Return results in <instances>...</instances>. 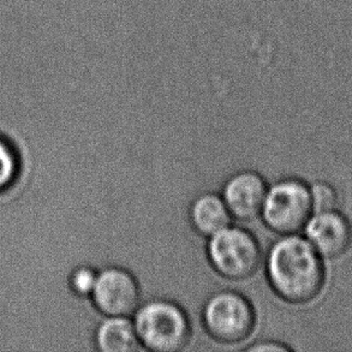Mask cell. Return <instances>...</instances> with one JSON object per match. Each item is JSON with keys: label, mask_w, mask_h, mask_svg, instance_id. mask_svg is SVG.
<instances>
[{"label": "cell", "mask_w": 352, "mask_h": 352, "mask_svg": "<svg viewBox=\"0 0 352 352\" xmlns=\"http://www.w3.org/2000/svg\"><path fill=\"white\" fill-rule=\"evenodd\" d=\"M273 294L287 305L314 302L326 285L324 258L300 234L279 236L263 261Z\"/></svg>", "instance_id": "6da1fadb"}, {"label": "cell", "mask_w": 352, "mask_h": 352, "mask_svg": "<svg viewBox=\"0 0 352 352\" xmlns=\"http://www.w3.org/2000/svg\"><path fill=\"white\" fill-rule=\"evenodd\" d=\"M133 321L141 348L147 351H184L194 337V324L188 311L164 297L142 300Z\"/></svg>", "instance_id": "7a4b0ae2"}, {"label": "cell", "mask_w": 352, "mask_h": 352, "mask_svg": "<svg viewBox=\"0 0 352 352\" xmlns=\"http://www.w3.org/2000/svg\"><path fill=\"white\" fill-rule=\"evenodd\" d=\"M200 322L208 338L223 346H234L252 338L258 322L249 297L234 289L213 291L204 302Z\"/></svg>", "instance_id": "3957f363"}, {"label": "cell", "mask_w": 352, "mask_h": 352, "mask_svg": "<svg viewBox=\"0 0 352 352\" xmlns=\"http://www.w3.org/2000/svg\"><path fill=\"white\" fill-rule=\"evenodd\" d=\"M205 256L217 276L232 283L252 279L265 261L258 238L232 225L206 239Z\"/></svg>", "instance_id": "277c9868"}, {"label": "cell", "mask_w": 352, "mask_h": 352, "mask_svg": "<svg viewBox=\"0 0 352 352\" xmlns=\"http://www.w3.org/2000/svg\"><path fill=\"white\" fill-rule=\"evenodd\" d=\"M314 213L309 182L283 177L268 186L262 206V223L278 236L300 234Z\"/></svg>", "instance_id": "5b68a950"}, {"label": "cell", "mask_w": 352, "mask_h": 352, "mask_svg": "<svg viewBox=\"0 0 352 352\" xmlns=\"http://www.w3.org/2000/svg\"><path fill=\"white\" fill-rule=\"evenodd\" d=\"M142 287L133 272L118 265L99 268L89 302L96 314L133 316L142 303Z\"/></svg>", "instance_id": "8992f818"}, {"label": "cell", "mask_w": 352, "mask_h": 352, "mask_svg": "<svg viewBox=\"0 0 352 352\" xmlns=\"http://www.w3.org/2000/svg\"><path fill=\"white\" fill-rule=\"evenodd\" d=\"M268 183L258 172L243 168L225 179L220 195L234 219L249 223L261 214Z\"/></svg>", "instance_id": "52a82bcc"}, {"label": "cell", "mask_w": 352, "mask_h": 352, "mask_svg": "<svg viewBox=\"0 0 352 352\" xmlns=\"http://www.w3.org/2000/svg\"><path fill=\"white\" fill-rule=\"evenodd\" d=\"M303 232L324 260L339 258L351 248V221L338 208L314 212Z\"/></svg>", "instance_id": "ba28073f"}, {"label": "cell", "mask_w": 352, "mask_h": 352, "mask_svg": "<svg viewBox=\"0 0 352 352\" xmlns=\"http://www.w3.org/2000/svg\"><path fill=\"white\" fill-rule=\"evenodd\" d=\"M232 219L223 197L217 191L197 194L188 208V221L192 232L204 239L230 226Z\"/></svg>", "instance_id": "9c48e42d"}, {"label": "cell", "mask_w": 352, "mask_h": 352, "mask_svg": "<svg viewBox=\"0 0 352 352\" xmlns=\"http://www.w3.org/2000/svg\"><path fill=\"white\" fill-rule=\"evenodd\" d=\"M93 348L100 352H135L142 350L130 316H105L93 332Z\"/></svg>", "instance_id": "30bf717a"}, {"label": "cell", "mask_w": 352, "mask_h": 352, "mask_svg": "<svg viewBox=\"0 0 352 352\" xmlns=\"http://www.w3.org/2000/svg\"><path fill=\"white\" fill-rule=\"evenodd\" d=\"M98 272L99 268L89 263H80L74 267L67 276V285L72 295L81 300H89L96 286Z\"/></svg>", "instance_id": "8fae6325"}, {"label": "cell", "mask_w": 352, "mask_h": 352, "mask_svg": "<svg viewBox=\"0 0 352 352\" xmlns=\"http://www.w3.org/2000/svg\"><path fill=\"white\" fill-rule=\"evenodd\" d=\"M19 175V153L8 138L0 135V191L9 189Z\"/></svg>", "instance_id": "7c38bea8"}, {"label": "cell", "mask_w": 352, "mask_h": 352, "mask_svg": "<svg viewBox=\"0 0 352 352\" xmlns=\"http://www.w3.org/2000/svg\"><path fill=\"white\" fill-rule=\"evenodd\" d=\"M309 188L314 212L338 208V191L332 183L318 179L309 183Z\"/></svg>", "instance_id": "4fadbf2b"}, {"label": "cell", "mask_w": 352, "mask_h": 352, "mask_svg": "<svg viewBox=\"0 0 352 352\" xmlns=\"http://www.w3.org/2000/svg\"><path fill=\"white\" fill-rule=\"evenodd\" d=\"M243 351L247 352H290L294 349L290 345L276 340V339L263 338L262 340H257L255 343L248 345L243 348Z\"/></svg>", "instance_id": "5bb4252c"}]
</instances>
